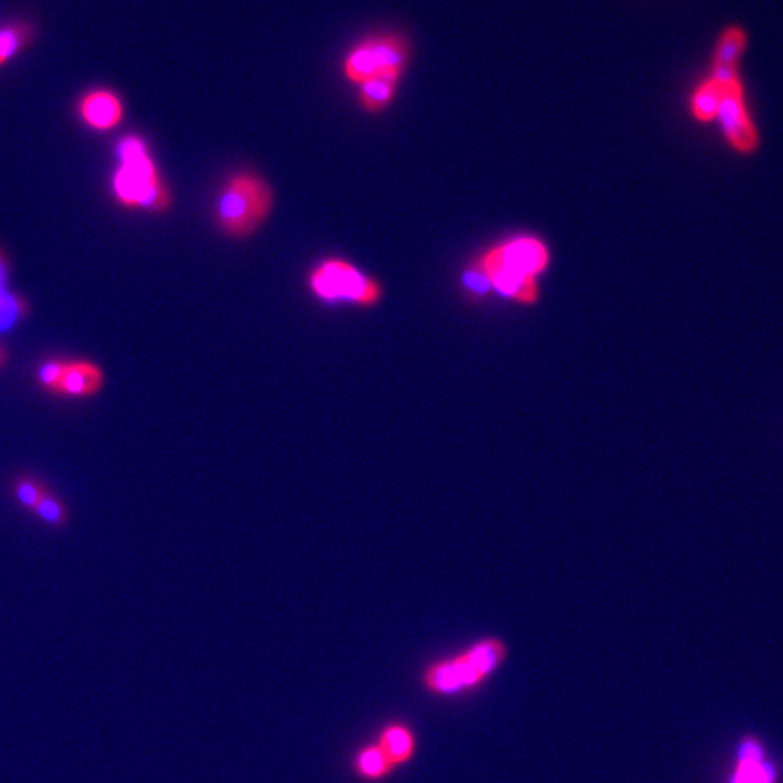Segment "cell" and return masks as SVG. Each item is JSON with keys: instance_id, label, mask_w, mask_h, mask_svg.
<instances>
[{"instance_id": "obj_10", "label": "cell", "mask_w": 783, "mask_h": 783, "mask_svg": "<svg viewBox=\"0 0 783 783\" xmlns=\"http://www.w3.org/2000/svg\"><path fill=\"white\" fill-rule=\"evenodd\" d=\"M83 124L93 131H111L124 120V104L111 89H94L78 105Z\"/></svg>"}, {"instance_id": "obj_6", "label": "cell", "mask_w": 783, "mask_h": 783, "mask_svg": "<svg viewBox=\"0 0 783 783\" xmlns=\"http://www.w3.org/2000/svg\"><path fill=\"white\" fill-rule=\"evenodd\" d=\"M720 83V110H718L716 120L720 122L727 144L738 155H754L760 149V135H758L757 124H754L749 105H747L742 78Z\"/></svg>"}, {"instance_id": "obj_15", "label": "cell", "mask_w": 783, "mask_h": 783, "mask_svg": "<svg viewBox=\"0 0 783 783\" xmlns=\"http://www.w3.org/2000/svg\"><path fill=\"white\" fill-rule=\"evenodd\" d=\"M722 83L716 78L707 77L696 86L690 99L691 119L698 124L715 122L720 110Z\"/></svg>"}, {"instance_id": "obj_7", "label": "cell", "mask_w": 783, "mask_h": 783, "mask_svg": "<svg viewBox=\"0 0 783 783\" xmlns=\"http://www.w3.org/2000/svg\"><path fill=\"white\" fill-rule=\"evenodd\" d=\"M782 771L768 754V747L757 735H746L738 743L732 773L727 783H780Z\"/></svg>"}, {"instance_id": "obj_2", "label": "cell", "mask_w": 783, "mask_h": 783, "mask_svg": "<svg viewBox=\"0 0 783 783\" xmlns=\"http://www.w3.org/2000/svg\"><path fill=\"white\" fill-rule=\"evenodd\" d=\"M508 644L501 637H483L457 655L436 660L421 673V687L437 698L472 695L508 660Z\"/></svg>"}, {"instance_id": "obj_5", "label": "cell", "mask_w": 783, "mask_h": 783, "mask_svg": "<svg viewBox=\"0 0 783 783\" xmlns=\"http://www.w3.org/2000/svg\"><path fill=\"white\" fill-rule=\"evenodd\" d=\"M306 287L316 300L334 305L348 303L361 309H372L378 306L384 297L381 281L363 272L353 261L337 256L317 261L306 276Z\"/></svg>"}, {"instance_id": "obj_11", "label": "cell", "mask_w": 783, "mask_h": 783, "mask_svg": "<svg viewBox=\"0 0 783 783\" xmlns=\"http://www.w3.org/2000/svg\"><path fill=\"white\" fill-rule=\"evenodd\" d=\"M105 373L99 365L91 361H69L64 369L57 394L68 395L75 400L93 398L104 389Z\"/></svg>"}, {"instance_id": "obj_1", "label": "cell", "mask_w": 783, "mask_h": 783, "mask_svg": "<svg viewBox=\"0 0 783 783\" xmlns=\"http://www.w3.org/2000/svg\"><path fill=\"white\" fill-rule=\"evenodd\" d=\"M551 253L534 234H517L488 247L472 261L490 292L523 306L540 301L539 278L548 272Z\"/></svg>"}, {"instance_id": "obj_19", "label": "cell", "mask_w": 783, "mask_h": 783, "mask_svg": "<svg viewBox=\"0 0 783 783\" xmlns=\"http://www.w3.org/2000/svg\"><path fill=\"white\" fill-rule=\"evenodd\" d=\"M13 490H15V497L19 503L24 506V508L33 510L37 508L38 501H41L42 495L46 492L47 488L37 481L35 478H19L13 484Z\"/></svg>"}, {"instance_id": "obj_9", "label": "cell", "mask_w": 783, "mask_h": 783, "mask_svg": "<svg viewBox=\"0 0 783 783\" xmlns=\"http://www.w3.org/2000/svg\"><path fill=\"white\" fill-rule=\"evenodd\" d=\"M378 57L379 77L403 80L412 63V42L403 32H381L369 35Z\"/></svg>"}, {"instance_id": "obj_17", "label": "cell", "mask_w": 783, "mask_h": 783, "mask_svg": "<svg viewBox=\"0 0 783 783\" xmlns=\"http://www.w3.org/2000/svg\"><path fill=\"white\" fill-rule=\"evenodd\" d=\"M32 38V27L26 24H11L0 27V68L15 57Z\"/></svg>"}, {"instance_id": "obj_13", "label": "cell", "mask_w": 783, "mask_h": 783, "mask_svg": "<svg viewBox=\"0 0 783 783\" xmlns=\"http://www.w3.org/2000/svg\"><path fill=\"white\" fill-rule=\"evenodd\" d=\"M400 80L389 77H373L358 86L359 108L367 114H379L394 104Z\"/></svg>"}, {"instance_id": "obj_20", "label": "cell", "mask_w": 783, "mask_h": 783, "mask_svg": "<svg viewBox=\"0 0 783 783\" xmlns=\"http://www.w3.org/2000/svg\"><path fill=\"white\" fill-rule=\"evenodd\" d=\"M64 369H66V361H63V359H52V361L42 363L37 372L38 383L49 392L57 394Z\"/></svg>"}, {"instance_id": "obj_4", "label": "cell", "mask_w": 783, "mask_h": 783, "mask_svg": "<svg viewBox=\"0 0 783 783\" xmlns=\"http://www.w3.org/2000/svg\"><path fill=\"white\" fill-rule=\"evenodd\" d=\"M119 167L114 169L111 189L122 208L161 214L172 205V194L161 178L146 141L141 136H124L116 146Z\"/></svg>"}, {"instance_id": "obj_12", "label": "cell", "mask_w": 783, "mask_h": 783, "mask_svg": "<svg viewBox=\"0 0 783 783\" xmlns=\"http://www.w3.org/2000/svg\"><path fill=\"white\" fill-rule=\"evenodd\" d=\"M384 754L389 758L390 763L394 769L403 768L406 763L414 760L417 752V737L405 722H389L379 729L378 738H376Z\"/></svg>"}, {"instance_id": "obj_21", "label": "cell", "mask_w": 783, "mask_h": 783, "mask_svg": "<svg viewBox=\"0 0 783 783\" xmlns=\"http://www.w3.org/2000/svg\"><path fill=\"white\" fill-rule=\"evenodd\" d=\"M5 363V350L4 348L0 347V369L4 367Z\"/></svg>"}, {"instance_id": "obj_8", "label": "cell", "mask_w": 783, "mask_h": 783, "mask_svg": "<svg viewBox=\"0 0 783 783\" xmlns=\"http://www.w3.org/2000/svg\"><path fill=\"white\" fill-rule=\"evenodd\" d=\"M749 44V35L738 24L722 30L716 38L711 60V77L720 82H731L740 78V63Z\"/></svg>"}, {"instance_id": "obj_14", "label": "cell", "mask_w": 783, "mask_h": 783, "mask_svg": "<svg viewBox=\"0 0 783 783\" xmlns=\"http://www.w3.org/2000/svg\"><path fill=\"white\" fill-rule=\"evenodd\" d=\"M353 771L361 782L378 783L389 779L395 769L378 743H367L353 758Z\"/></svg>"}, {"instance_id": "obj_18", "label": "cell", "mask_w": 783, "mask_h": 783, "mask_svg": "<svg viewBox=\"0 0 783 783\" xmlns=\"http://www.w3.org/2000/svg\"><path fill=\"white\" fill-rule=\"evenodd\" d=\"M33 514L38 515V519L44 521L49 526H64V524L68 523V510L64 506L63 501L57 495H53L49 490L44 492L41 501H38L37 508L33 510Z\"/></svg>"}, {"instance_id": "obj_3", "label": "cell", "mask_w": 783, "mask_h": 783, "mask_svg": "<svg viewBox=\"0 0 783 783\" xmlns=\"http://www.w3.org/2000/svg\"><path fill=\"white\" fill-rule=\"evenodd\" d=\"M275 205V189L267 178L255 171L233 172L214 197V225L227 238L247 239L267 224Z\"/></svg>"}, {"instance_id": "obj_16", "label": "cell", "mask_w": 783, "mask_h": 783, "mask_svg": "<svg viewBox=\"0 0 783 783\" xmlns=\"http://www.w3.org/2000/svg\"><path fill=\"white\" fill-rule=\"evenodd\" d=\"M27 314L26 301L11 294L8 289V264L0 255V331H8Z\"/></svg>"}]
</instances>
